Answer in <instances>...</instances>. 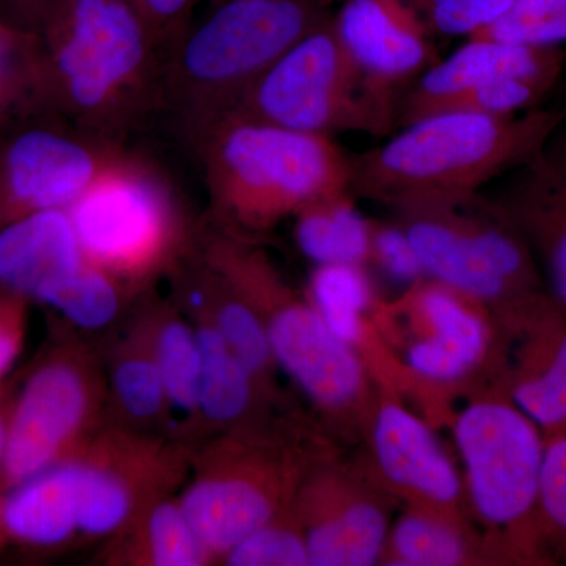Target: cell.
<instances>
[{
    "instance_id": "d6a6232c",
    "label": "cell",
    "mask_w": 566,
    "mask_h": 566,
    "mask_svg": "<svg viewBox=\"0 0 566 566\" xmlns=\"http://www.w3.org/2000/svg\"><path fill=\"white\" fill-rule=\"evenodd\" d=\"M282 516L234 545L222 558L230 566H305L307 543L303 527L281 523Z\"/></svg>"
},
{
    "instance_id": "44dd1931",
    "label": "cell",
    "mask_w": 566,
    "mask_h": 566,
    "mask_svg": "<svg viewBox=\"0 0 566 566\" xmlns=\"http://www.w3.org/2000/svg\"><path fill=\"white\" fill-rule=\"evenodd\" d=\"M510 400L547 436L566 431V314L528 334Z\"/></svg>"
},
{
    "instance_id": "277c9868",
    "label": "cell",
    "mask_w": 566,
    "mask_h": 566,
    "mask_svg": "<svg viewBox=\"0 0 566 566\" xmlns=\"http://www.w3.org/2000/svg\"><path fill=\"white\" fill-rule=\"evenodd\" d=\"M107 400L106 370L98 357L77 338H52L13 390L0 486L76 457L106 424Z\"/></svg>"
},
{
    "instance_id": "d6986e66",
    "label": "cell",
    "mask_w": 566,
    "mask_h": 566,
    "mask_svg": "<svg viewBox=\"0 0 566 566\" xmlns=\"http://www.w3.org/2000/svg\"><path fill=\"white\" fill-rule=\"evenodd\" d=\"M417 304L430 324L431 335L408 349L409 367L431 381L461 378L485 356V323L465 307L458 293L441 283L420 290Z\"/></svg>"
},
{
    "instance_id": "74e56055",
    "label": "cell",
    "mask_w": 566,
    "mask_h": 566,
    "mask_svg": "<svg viewBox=\"0 0 566 566\" xmlns=\"http://www.w3.org/2000/svg\"><path fill=\"white\" fill-rule=\"evenodd\" d=\"M66 0H0L3 22L18 31L39 35L48 32Z\"/></svg>"
},
{
    "instance_id": "ba28073f",
    "label": "cell",
    "mask_w": 566,
    "mask_h": 566,
    "mask_svg": "<svg viewBox=\"0 0 566 566\" xmlns=\"http://www.w3.org/2000/svg\"><path fill=\"white\" fill-rule=\"evenodd\" d=\"M216 271L255 307L266 324L274 363L319 408H348L364 387L352 345L326 326L314 305L290 296L270 268L252 253L223 249Z\"/></svg>"
},
{
    "instance_id": "8d00e7d4",
    "label": "cell",
    "mask_w": 566,
    "mask_h": 566,
    "mask_svg": "<svg viewBox=\"0 0 566 566\" xmlns=\"http://www.w3.org/2000/svg\"><path fill=\"white\" fill-rule=\"evenodd\" d=\"M371 256L398 281L415 282L423 274L422 264L401 227L375 230Z\"/></svg>"
},
{
    "instance_id": "7a4b0ae2",
    "label": "cell",
    "mask_w": 566,
    "mask_h": 566,
    "mask_svg": "<svg viewBox=\"0 0 566 566\" xmlns=\"http://www.w3.org/2000/svg\"><path fill=\"white\" fill-rule=\"evenodd\" d=\"M461 199L400 205L403 232L423 274L461 296L497 305L517 331L531 334L562 311L543 286L531 244L497 205L482 216Z\"/></svg>"
},
{
    "instance_id": "8992f818",
    "label": "cell",
    "mask_w": 566,
    "mask_h": 566,
    "mask_svg": "<svg viewBox=\"0 0 566 566\" xmlns=\"http://www.w3.org/2000/svg\"><path fill=\"white\" fill-rule=\"evenodd\" d=\"M455 439L476 513L490 526L512 532L517 556L543 560L542 430L512 400H483L458 417Z\"/></svg>"
},
{
    "instance_id": "4dcf8cb0",
    "label": "cell",
    "mask_w": 566,
    "mask_h": 566,
    "mask_svg": "<svg viewBox=\"0 0 566 566\" xmlns=\"http://www.w3.org/2000/svg\"><path fill=\"white\" fill-rule=\"evenodd\" d=\"M394 565L452 566L463 564L468 547L452 526L420 513H411L394 527Z\"/></svg>"
},
{
    "instance_id": "e0dca14e",
    "label": "cell",
    "mask_w": 566,
    "mask_h": 566,
    "mask_svg": "<svg viewBox=\"0 0 566 566\" xmlns=\"http://www.w3.org/2000/svg\"><path fill=\"white\" fill-rule=\"evenodd\" d=\"M66 210L22 216L0 227V289L46 305L84 266Z\"/></svg>"
},
{
    "instance_id": "5b68a950",
    "label": "cell",
    "mask_w": 566,
    "mask_h": 566,
    "mask_svg": "<svg viewBox=\"0 0 566 566\" xmlns=\"http://www.w3.org/2000/svg\"><path fill=\"white\" fill-rule=\"evenodd\" d=\"M249 117L294 132L363 133L386 137L398 128V104L364 80L335 35L319 24L249 87Z\"/></svg>"
},
{
    "instance_id": "836d02e7",
    "label": "cell",
    "mask_w": 566,
    "mask_h": 566,
    "mask_svg": "<svg viewBox=\"0 0 566 566\" xmlns=\"http://www.w3.org/2000/svg\"><path fill=\"white\" fill-rule=\"evenodd\" d=\"M538 506L546 538L558 539L566 553V431L546 436Z\"/></svg>"
},
{
    "instance_id": "2e32d148",
    "label": "cell",
    "mask_w": 566,
    "mask_h": 566,
    "mask_svg": "<svg viewBox=\"0 0 566 566\" xmlns=\"http://www.w3.org/2000/svg\"><path fill=\"white\" fill-rule=\"evenodd\" d=\"M566 55L562 48H527L469 36L447 57L420 74L398 103V128L434 114L463 93L505 77L560 80Z\"/></svg>"
},
{
    "instance_id": "f546056e",
    "label": "cell",
    "mask_w": 566,
    "mask_h": 566,
    "mask_svg": "<svg viewBox=\"0 0 566 566\" xmlns=\"http://www.w3.org/2000/svg\"><path fill=\"white\" fill-rule=\"evenodd\" d=\"M46 305L77 329H104L120 314V286L106 271L85 262L61 290L52 294Z\"/></svg>"
},
{
    "instance_id": "484cf974",
    "label": "cell",
    "mask_w": 566,
    "mask_h": 566,
    "mask_svg": "<svg viewBox=\"0 0 566 566\" xmlns=\"http://www.w3.org/2000/svg\"><path fill=\"white\" fill-rule=\"evenodd\" d=\"M374 234L370 223L354 207L352 191L324 197L297 214V245L318 266H360L371 256Z\"/></svg>"
},
{
    "instance_id": "4316f807",
    "label": "cell",
    "mask_w": 566,
    "mask_h": 566,
    "mask_svg": "<svg viewBox=\"0 0 566 566\" xmlns=\"http://www.w3.org/2000/svg\"><path fill=\"white\" fill-rule=\"evenodd\" d=\"M218 281L193 289L188 294V305L205 312L260 386L274 364L266 324L255 307L221 275Z\"/></svg>"
},
{
    "instance_id": "1f68e13d",
    "label": "cell",
    "mask_w": 566,
    "mask_h": 566,
    "mask_svg": "<svg viewBox=\"0 0 566 566\" xmlns=\"http://www.w3.org/2000/svg\"><path fill=\"white\" fill-rule=\"evenodd\" d=\"M472 36L517 46L562 48L566 44V0H515L504 17Z\"/></svg>"
},
{
    "instance_id": "9a60e30c",
    "label": "cell",
    "mask_w": 566,
    "mask_h": 566,
    "mask_svg": "<svg viewBox=\"0 0 566 566\" xmlns=\"http://www.w3.org/2000/svg\"><path fill=\"white\" fill-rule=\"evenodd\" d=\"M538 151L509 174L495 205L545 263L549 293L566 314V107Z\"/></svg>"
},
{
    "instance_id": "f1b7e54d",
    "label": "cell",
    "mask_w": 566,
    "mask_h": 566,
    "mask_svg": "<svg viewBox=\"0 0 566 566\" xmlns=\"http://www.w3.org/2000/svg\"><path fill=\"white\" fill-rule=\"evenodd\" d=\"M312 305L326 326L346 344L363 335L364 308L370 300L367 279L356 264H322L311 281Z\"/></svg>"
},
{
    "instance_id": "9c48e42d",
    "label": "cell",
    "mask_w": 566,
    "mask_h": 566,
    "mask_svg": "<svg viewBox=\"0 0 566 566\" xmlns=\"http://www.w3.org/2000/svg\"><path fill=\"white\" fill-rule=\"evenodd\" d=\"M188 447L163 433L104 424L73 457L81 538L111 542L151 502L172 494L188 479Z\"/></svg>"
},
{
    "instance_id": "3957f363",
    "label": "cell",
    "mask_w": 566,
    "mask_h": 566,
    "mask_svg": "<svg viewBox=\"0 0 566 566\" xmlns=\"http://www.w3.org/2000/svg\"><path fill=\"white\" fill-rule=\"evenodd\" d=\"M214 166L223 205L249 229H264L324 197L349 191L352 177L349 156L333 137L252 117L227 126Z\"/></svg>"
},
{
    "instance_id": "4fadbf2b",
    "label": "cell",
    "mask_w": 566,
    "mask_h": 566,
    "mask_svg": "<svg viewBox=\"0 0 566 566\" xmlns=\"http://www.w3.org/2000/svg\"><path fill=\"white\" fill-rule=\"evenodd\" d=\"M333 28L364 80L397 104L439 59L431 28L411 0H346Z\"/></svg>"
},
{
    "instance_id": "e575fe53",
    "label": "cell",
    "mask_w": 566,
    "mask_h": 566,
    "mask_svg": "<svg viewBox=\"0 0 566 566\" xmlns=\"http://www.w3.org/2000/svg\"><path fill=\"white\" fill-rule=\"evenodd\" d=\"M428 25L449 36L475 35L504 17L515 0H419Z\"/></svg>"
},
{
    "instance_id": "7c38bea8",
    "label": "cell",
    "mask_w": 566,
    "mask_h": 566,
    "mask_svg": "<svg viewBox=\"0 0 566 566\" xmlns=\"http://www.w3.org/2000/svg\"><path fill=\"white\" fill-rule=\"evenodd\" d=\"M319 24L304 0H226L192 33L182 63L205 84L251 87Z\"/></svg>"
},
{
    "instance_id": "ffe728a7",
    "label": "cell",
    "mask_w": 566,
    "mask_h": 566,
    "mask_svg": "<svg viewBox=\"0 0 566 566\" xmlns=\"http://www.w3.org/2000/svg\"><path fill=\"white\" fill-rule=\"evenodd\" d=\"M308 565L370 566L381 557L389 523L378 505L367 501L327 505L301 494Z\"/></svg>"
},
{
    "instance_id": "30bf717a",
    "label": "cell",
    "mask_w": 566,
    "mask_h": 566,
    "mask_svg": "<svg viewBox=\"0 0 566 566\" xmlns=\"http://www.w3.org/2000/svg\"><path fill=\"white\" fill-rule=\"evenodd\" d=\"M66 211L85 260L118 282L150 274L175 243L172 210L137 175H98Z\"/></svg>"
},
{
    "instance_id": "83f0119b",
    "label": "cell",
    "mask_w": 566,
    "mask_h": 566,
    "mask_svg": "<svg viewBox=\"0 0 566 566\" xmlns=\"http://www.w3.org/2000/svg\"><path fill=\"white\" fill-rule=\"evenodd\" d=\"M50 85L46 55L39 52L36 35L0 20V125L28 109Z\"/></svg>"
},
{
    "instance_id": "6da1fadb",
    "label": "cell",
    "mask_w": 566,
    "mask_h": 566,
    "mask_svg": "<svg viewBox=\"0 0 566 566\" xmlns=\"http://www.w3.org/2000/svg\"><path fill=\"white\" fill-rule=\"evenodd\" d=\"M564 112L536 107L510 117L464 111L424 115L382 144L349 156V191L395 207L476 196L531 159Z\"/></svg>"
},
{
    "instance_id": "5bb4252c",
    "label": "cell",
    "mask_w": 566,
    "mask_h": 566,
    "mask_svg": "<svg viewBox=\"0 0 566 566\" xmlns=\"http://www.w3.org/2000/svg\"><path fill=\"white\" fill-rule=\"evenodd\" d=\"M98 177L91 151L52 129L31 126L0 144V227L25 214L69 210Z\"/></svg>"
},
{
    "instance_id": "60d3db41",
    "label": "cell",
    "mask_w": 566,
    "mask_h": 566,
    "mask_svg": "<svg viewBox=\"0 0 566 566\" xmlns=\"http://www.w3.org/2000/svg\"><path fill=\"white\" fill-rule=\"evenodd\" d=\"M566 107V106H565Z\"/></svg>"
},
{
    "instance_id": "d4e9b609",
    "label": "cell",
    "mask_w": 566,
    "mask_h": 566,
    "mask_svg": "<svg viewBox=\"0 0 566 566\" xmlns=\"http://www.w3.org/2000/svg\"><path fill=\"white\" fill-rule=\"evenodd\" d=\"M142 322L161 371L172 422L177 416L188 433L199 431L202 352L196 327L188 315L166 307L156 308Z\"/></svg>"
},
{
    "instance_id": "ab89813d",
    "label": "cell",
    "mask_w": 566,
    "mask_h": 566,
    "mask_svg": "<svg viewBox=\"0 0 566 566\" xmlns=\"http://www.w3.org/2000/svg\"><path fill=\"white\" fill-rule=\"evenodd\" d=\"M13 390L10 387H0V461L3 457V447H6L7 422H9V412Z\"/></svg>"
},
{
    "instance_id": "f35d334b",
    "label": "cell",
    "mask_w": 566,
    "mask_h": 566,
    "mask_svg": "<svg viewBox=\"0 0 566 566\" xmlns=\"http://www.w3.org/2000/svg\"><path fill=\"white\" fill-rule=\"evenodd\" d=\"M142 17L151 20L170 21L180 18L188 10L191 0H132Z\"/></svg>"
},
{
    "instance_id": "603a6c76",
    "label": "cell",
    "mask_w": 566,
    "mask_h": 566,
    "mask_svg": "<svg viewBox=\"0 0 566 566\" xmlns=\"http://www.w3.org/2000/svg\"><path fill=\"white\" fill-rule=\"evenodd\" d=\"M107 389L123 424L153 431L172 424L169 400L145 324H134L118 342L107 368Z\"/></svg>"
},
{
    "instance_id": "ac0fdd59",
    "label": "cell",
    "mask_w": 566,
    "mask_h": 566,
    "mask_svg": "<svg viewBox=\"0 0 566 566\" xmlns=\"http://www.w3.org/2000/svg\"><path fill=\"white\" fill-rule=\"evenodd\" d=\"M376 460L394 483L436 504L449 505L461 494V480L434 434L408 409L381 406L374 427Z\"/></svg>"
},
{
    "instance_id": "8fae6325",
    "label": "cell",
    "mask_w": 566,
    "mask_h": 566,
    "mask_svg": "<svg viewBox=\"0 0 566 566\" xmlns=\"http://www.w3.org/2000/svg\"><path fill=\"white\" fill-rule=\"evenodd\" d=\"M46 33L51 82L85 109L109 102L144 59V17L132 0H66Z\"/></svg>"
},
{
    "instance_id": "52a82bcc",
    "label": "cell",
    "mask_w": 566,
    "mask_h": 566,
    "mask_svg": "<svg viewBox=\"0 0 566 566\" xmlns=\"http://www.w3.org/2000/svg\"><path fill=\"white\" fill-rule=\"evenodd\" d=\"M251 441L243 424L221 431L191 452L180 499L182 509L214 560L282 516L294 485L292 465Z\"/></svg>"
},
{
    "instance_id": "d590c367",
    "label": "cell",
    "mask_w": 566,
    "mask_h": 566,
    "mask_svg": "<svg viewBox=\"0 0 566 566\" xmlns=\"http://www.w3.org/2000/svg\"><path fill=\"white\" fill-rule=\"evenodd\" d=\"M31 301L0 289V387L20 359L28 335V307Z\"/></svg>"
},
{
    "instance_id": "7402d4cb",
    "label": "cell",
    "mask_w": 566,
    "mask_h": 566,
    "mask_svg": "<svg viewBox=\"0 0 566 566\" xmlns=\"http://www.w3.org/2000/svg\"><path fill=\"white\" fill-rule=\"evenodd\" d=\"M111 564L203 566L214 562L178 495L151 502L123 534L111 539Z\"/></svg>"
},
{
    "instance_id": "cb8c5ba5",
    "label": "cell",
    "mask_w": 566,
    "mask_h": 566,
    "mask_svg": "<svg viewBox=\"0 0 566 566\" xmlns=\"http://www.w3.org/2000/svg\"><path fill=\"white\" fill-rule=\"evenodd\" d=\"M186 314L196 327L202 352L199 431L208 428L221 433L240 427L252 409L259 385L203 311L188 305Z\"/></svg>"
}]
</instances>
